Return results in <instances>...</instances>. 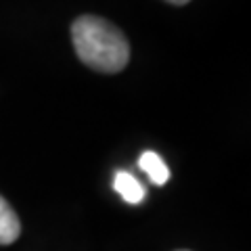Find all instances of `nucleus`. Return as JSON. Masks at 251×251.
<instances>
[{"instance_id": "nucleus-1", "label": "nucleus", "mask_w": 251, "mask_h": 251, "mask_svg": "<svg viewBox=\"0 0 251 251\" xmlns=\"http://www.w3.org/2000/svg\"><path fill=\"white\" fill-rule=\"evenodd\" d=\"M72 42L80 61L99 74H120L130 61L124 31L97 15H82L72 23Z\"/></svg>"}, {"instance_id": "nucleus-2", "label": "nucleus", "mask_w": 251, "mask_h": 251, "mask_svg": "<svg viewBox=\"0 0 251 251\" xmlns=\"http://www.w3.org/2000/svg\"><path fill=\"white\" fill-rule=\"evenodd\" d=\"M113 188L122 195V199L126 203H132V205L145 201V195H147L145 186L140 184L132 174H128V172H117L115 180H113Z\"/></svg>"}, {"instance_id": "nucleus-3", "label": "nucleus", "mask_w": 251, "mask_h": 251, "mask_svg": "<svg viewBox=\"0 0 251 251\" xmlns=\"http://www.w3.org/2000/svg\"><path fill=\"white\" fill-rule=\"evenodd\" d=\"M21 224L13 207L0 197V245H11L19 239Z\"/></svg>"}, {"instance_id": "nucleus-4", "label": "nucleus", "mask_w": 251, "mask_h": 251, "mask_svg": "<svg viewBox=\"0 0 251 251\" xmlns=\"http://www.w3.org/2000/svg\"><path fill=\"white\" fill-rule=\"evenodd\" d=\"M138 166H140V170H143L145 174L149 176V180H151L153 184H157V186L166 184L168 180H170V170H168V166L163 163L161 157L157 155V153H153V151H145L143 155H140Z\"/></svg>"}, {"instance_id": "nucleus-5", "label": "nucleus", "mask_w": 251, "mask_h": 251, "mask_svg": "<svg viewBox=\"0 0 251 251\" xmlns=\"http://www.w3.org/2000/svg\"><path fill=\"white\" fill-rule=\"evenodd\" d=\"M168 2H170V4H178V6H180V4H186L188 0H168Z\"/></svg>"}, {"instance_id": "nucleus-6", "label": "nucleus", "mask_w": 251, "mask_h": 251, "mask_svg": "<svg viewBox=\"0 0 251 251\" xmlns=\"http://www.w3.org/2000/svg\"><path fill=\"white\" fill-rule=\"evenodd\" d=\"M182 251H184V249H182Z\"/></svg>"}]
</instances>
